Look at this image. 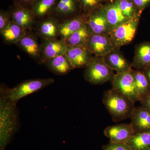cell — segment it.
I'll list each match as a JSON object with an SVG mask.
<instances>
[{"instance_id":"6da1fadb","label":"cell","mask_w":150,"mask_h":150,"mask_svg":"<svg viewBox=\"0 0 150 150\" xmlns=\"http://www.w3.org/2000/svg\"><path fill=\"white\" fill-rule=\"evenodd\" d=\"M6 86L0 87V150H5L19 127L17 103L8 96Z\"/></svg>"},{"instance_id":"7a4b0ae2","label":"cell","mask_w":150,"mask_h":150,"mask_svg":"<svg viewBox=\"0 0 150 150\" xmlns=\"http://www.w3.org/2000/svg\"><path fill=\"white\" fill-rule=\"evenodd\" d=\"M102 100L112 120L116 122L131 118L136 107L131 100L112 88L104 92Z\"/></svg>"},{"instance_id":"3957f363","label":"cell","mask_w":150,"mask_h":150,"mask_svg":"<svg viewBox=\"0 0 150 150\" xmlns=\"http://www.w3.org/2000/svg\"><path fill=\"white\" fill-rule=\"evenodd\" d=\"M142 13L128 19L110 31L108 36L112 46L116 49L131 43L134 39L139 23Z\"/></svg>"},{"instance_id":"277c9868","label":"cell","mask_w":150,"mask_h":150,"mask_svg":"<svg viewBox=\"0 0 150 150\" xmlns=\"http://www.w3.org/2000/svg\"><path fill=\"white\" fill-rule=\"evenodd\" d=\"M114 71L104 63L102 57L94 56L86 67L84 72L85 79L93 85L102 84L112 81Z\"/></svg>"},{"instance_id":"5b68a950","label":"cell","mask_w":150,"mask_h":150,"mask_svg":"<svg viewBox=\"0 0 150 150\" xmlns=\"http://www.w3.org/2000/svg\"><path fill=\"white\" fill-rule=\"evenodd\" d=\"M54 82V80L52 78L28 79L13 88L6 86V91L9 98L17 103L21 98L51 85Z\"/></svg>"},{"instance_id":"8992f818","label":"cell","mask_w":150,"mask_h":150,"mask_svg":"<svg viewBox=\"0 0 150 150\" xmlns=\"http://www.w3.org/2000/svg\"><path fill=\"white\" fill-rule=\"evenodd\" d=\"M132 70L116 73L111 81L112 88L135 103L141 98L136 89Z\"/></svg>"},{"instance_id":"52a82bcc","label":"cell","mask_w":150,"mask_h":150,"mask_svg":"<svg viewBox=\"0 0 150 150\" xmlns=\"http://www.w3.org/2000/svg\"><path fill=\"white\" fill-rule=\"evenodd\" d=\"M66 55L75 69L85 68L93 58L87 46H67Z\"/></svg>"},{"instance_id":"ba28073f","label":"cell","mask_w":150,"mask_h":150,"mask_svg":"<svg viewBox=\"0 0 150 150\" xmlns=\"http://www.w3.org/2000/svg\"><path fill=\"white\" fill-rule=\"evenodd\" d=\"M136 134L131 123H122L108 126L105 129V136L110 142L118 144H125Z\"/></svg>"},{"instance_id":"9c48e42d","label":"cell","mask_w":150,"mask_h":150,"mask_svg":"<svg viewBox=\"0 0 150 150\" xmlns=\"http://www.w3.org/2000/svg\"><path fill=\"white\" fill-rule=\"evenodd\" d=\"M67 45L65 40L55 39L45 40L40 46L41 62L45 63L49 59L61 55H65L67 52Z\"/></svg>"},{"instance_id":"30bf717a","label":"cell","mask_w":150,"mask_h":150,"mask_svg":"<svg viewBox=\"0 0 150 150\" xmlns=\"http://www.w3.org/2000/svg\"><path fill=\"white\" fill-rule=\"evenodd\" d=\"M87 47L96 57H103L114 48L108 35L93 33L90 38Z\"/></svg>"},{"instance_id":"8fae6325","label":"cell","mask_w":150,"mask_h":150,"mask_svg":"<svg viewBox=\"0 0 150 150\" xmlns=\"http://www.w3.org/2000/svg\"><path fill=\"white\" fill-rule=\"evenodd\" d=\"M12 21L25 30L30 29L35 17L30 8L14 4L9 11Z\"/></svg>"},{"instance_id":"7c38bea8","label":"cell","mask_w":150,"mask_h":150,"mask_svg":"<svg viewBox=\"0 0 150 150\" xmlns=\"http://www.w3.org/2000/svg\"><path fill=\"white\" fill-rule=\"evenodd\" d=\"M101 7L87 14L86 23L93 34L108 35L110 28Z\"/></svg>"},{"instance_id":"4fadbf2b","label":"cell","mask_w":150,"mask_h":150,"mask_svg":"<svg viewBox=\"0 0 150 150\" xmlns=\"http://www.w3.org/2000/svg\"><path fill=\"white\" fill-rule=\"evenodd\" d=\"M119 49L114 48L103 56L104 63L116 73L123 72L132 69V64L124 57Z\"/></svg>"},{"instance_id":"5bb4252c","label":"cell","mask_w":150,"mask_h":150,"mask_svg":"<svg viewBox=\"0 0 150 150\" xmlns=\"http://www.w3.org/2000/svg\"><path fill=\"white\" fill-rule=\"evenodd\" d=\"M101 8L108 22L110 31L129 19L122 13L118 0H114L103 5Z\"/></svg>"},{"instance_id":"9a60e30c","label":"cell","mask_w":150,"mask_h":150,"mask_svg":"<svg viewBox=\"0 0 150 150\" xmlns=\"http://www.w3.org/2000/svg\"><path fill=\"white\" fill-rule=\"evenodd\" d=\"M87 17V14L82 13L59 23V36L61 39L66 40L73 33L79 29L86 23Z\"/></svg>"},{"instance_id":"2e32d148","label":"cell","mask_w":150,"mask_h":150,"mask_svg":"<svg viewBox=\"0 0 150 150\" xmlns=\"http://www.w3.org/2000/svg\"><path fill=\"white\" fill-rule=\"evenodd\" d=\"M130 118L136 133L150 131V111L146 108L135 107Z\"/></svg>"},{"instance_id":"e0dca14e","label":"cell","mask_w":150,"mask_h":150,"mask_svg":"<svg viewBox=\"0 0 150 150\" xmlns=\"http://www.w3.org/2000/svg\"><path fill=\"white\" fill-rule=\"evenodd\" d=\"M132 67L143 70L150 67V42L140 43L135 48Z\"/></svg>"},{"instance_id":"ac0fdd59","label":"cell","mask_w":150,"mask_h":150,"mask_svg":"<svg viewBox=\"0 0 150 150\" xmlns=\"http://www.w3.org/2000/svg\"><path fill=\"white\" fill-rule=\"evenodd\" d=\"M45 64L51 72L57 75L67 74L74 69L66 54L50 59Z\"/></svg>"},{"instance_id":"d6986e66","label":"cell","mask_w":150,"mask_h":150,"mask_svg":"<svg viewBox=\"0 0 150 150\" xmlns=\"http://www.w3.org/2000/svg\"><path fill=\"white\" fill-rule=\"evenodd\" d=\"M54 18H45L40 23L38 28V33L44 40L55 39L59 35V24Z\"/></svg>"},{"instance_id":"ffe728a7","label":"cell","mask_w":150,"mask_h":150,"mask_svg":"<svg viewBox=\"0 0 150 150\" xmlns=\"http://www.w3.org/2000/svg\"><path fill=\"white\" fill-rule=\"evenodd\" d=\"M17 44L32 58L40 60V46L34 36L26 33Z\"/></svg>"},{"instance_id":"44dd1931","label":"cell","mask_w":150,"mask_h":150,"mask_svg":"<svg viewBox=\"0 0 150 150\" xmlns=\"http://www.w3.org/2000/svg\"><path fill=\"white\" fill-rule=\"evenodd\" d=\"M59 0H35L30 9L35 18H43L54 13Z\"/></svg>"},{"instance_id":"7402d4cb","label":"cell","mask_w":150,"mask_h":150,"mask_svg":"<svg viewBox=\"0 0 150 150\" xmlns=\"http://www.w3.org/2000/svg\"><path fill=\"white\" fill-rule=\"evenodd\" d=\"M81 11L79 0H59L53 14L58 17L72 16Z\"/></svg>"},{"instance_id":"603a6c76","label":"cell","mask_w":150,"mask_h":150,"mask_svg":"<svg viewBox=\"0 0 150 150\" xmlns=\"http://www.w3.org/2000/svg\"><path fill=\"white\" fill-rule=\"evenodd\" d=\"M4 40L8 43H17L26 33V30L11 21L8 25L0 31Z\"/></svg>"},{"instance_id":"cb8c5ba5","label":"cell","mask_w":150,"mask_h":150,"mask_svg":"<svg viewBox=\"0 0 150 150\" xmlns=\"http://www.w3.org/2000/svg\"><path fill=\"white\" fill-rule=\"evenodd\" d=\"M92 32L86 23L65 40L67 46H87Z\"/></svg>"},{"instance_id":"d4e9b609","label":"cell","mask_w":150,"mask_h":150,"mask_svg":"<svg viewBox=\"0 0 150 150\" xmlns=\"http://www.w3.org/2000/svg\"><path fill=\"white\" fill-rule=\"evenodd\" d=\"M126 144L132 150H150V131L136 133Z\"/></svg>"},{"instance_id":"484cf974","label":"cell","mask_w":150,"mask_h":150,"mask_svg":"<svg viewBox=\"0 0 150 150\" xmlns=\"http://www.w3.org/2000/svg\"><path fill=\"white\" fill-rule=\"evenodd\" d=\"M132 72L136 89L141 100L149 96L150 94V86L143 71L132 69Z\"/></svg>"},{"instance_id":"4316f807","label":"cell","mask_w":150,"mask_h":150,"mask_svg":"<svg viewBox=\"0 0 150 150\" xmlns=\"http://www.w3.org/2000/svg\"><path fill=\"white\" fill-rule=\"evenodd\" d=\"M122 13L125 17L131 18L142 13L138 10L132 0H118Z\"/></svg>"},{"instance_id":"83f0119b","label":"cell","mask_w":150,"mask_h":150,"mask_svg":"<svg viewBox=\"0 0 150 150\" xmlns=\"http://www.w3.org/2000/svg\"><path fill=\"white\" fill-rule=\"evenodd\" d=\"M81 11L88 14L91 12L100 8L104 0H79Z\"/></svg>"},{"instance_id":"f1b7e54d","label":"cell","mask_w":150,"mask_h":150,"mask_svg":"<svg viewBox=\"0 0 150 150\" xmlns=\"http://www.w3.org/2000/svg\"><path fill=\"white\" fill-rule=\"evenodd\" d=\"M11 21L10 12L1 10L0 11V31L6 27Z\"/></svg>"},{"instance_id":"f546056e","label":"cell","mask_w":150,"mask_h":150,"mask_svg":"<svg viewBox=\"0 0 150 150\" xmlns=\"http://www.w3.org/2000/svg\"><path fill=\"white\" fill-rule=\"evenodd\" d=\"M102 150H132L125 144H118L110 142L103 146Z\"/></svg>"},{"instance_id":"4dcf8cb0","label":"cell","mask_w":150,"mask_h":150,"mask_svg":"<svg viewBox=\"0 0 150 150\" xmlns=\"http://www.w3.org/2000/svg\"><path fill=\"white\" fill-rule=\"evenodd\" d=\"M138 10L143 11L150 6V0H132Z\"/></svg>"},{"instance_id":"1f68e13d","label":"cell","mask_w":150,"mask_h":150,"mask_svg":"<svg viewBox=\"0 0 150 150\" xmlns=\"http://www.w3.org/2000/svg\"><path fill=\"white\" fill-rule=\"evenodd\" d=\"M35 0H14V4L30 8Z\"/></svg>"},{"instance_id":"d6a6232c","label":"cell","mask_w":150,"mask_h":150,"mask_svg":"<svg viewBox=\"0 0 150 150\" xmlns=\"http://www.w3.org/2000/svg\"><path fill=\"white\" fill-rule=\"evenodd\" d=\"M140 102L142 106L150 111V94L149 96L141 100Z\"/></svg>"},{"instance_id":"836d02e7","label":"cell","mask_w":150,"mask_h":150,"mask_svg":"<svg viewBox=\"0 0 150 150\" xmlns=\"http://www.w3.org/2000/svg\"><path fill=\"white\" fill-rule=\"evenodd\" d=\"M143 72L146 76L148 82L150 86V67H148L145 69L143 70Z\"/></svg>"},{"instance_id":"e575fe53","label":"cell","mask_w":150,"mask_h":150,"mask_svg":"<svg viewBox=\"0 0 150 150\" xmlns=\"http://www.w3.org/2000/svg\"><path fill=\"white\" fill-rule=\"evenodd\" d=\"M105 1H112V0H104Z\"/></svg>"},{"instance_id":"d590c367","label":"cell","mask_w":150,"mask_h":150,"mask_svg":"<svg viewBox=\"0 0 150 150\" xmlns=\"http://www.w3.org/2000/svg\"></svg>"}]
</instances>
